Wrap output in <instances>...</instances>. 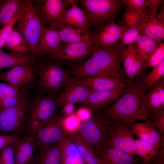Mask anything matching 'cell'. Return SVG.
I'll return each mask as SVG.
<instances>
[{
  "mask_svg": "<svg viewBox=\"0 0 164 164\" xmlns=\"http://www.w3.org/2000/svg\"><path fill=\"white\" fill-rule=\"evenodd\" d=\"M76 1L63 12L60 17L59 24L72 26L87 32H92L85 11L76 5Z\"/></svg>",
  "mask_w": 164,
  "mask_h": 164,
  "instance_id": "cell-22",
  "label": "cell"
},
{
  "mask_svg": "<svg viewBox=\"0 0 164 164\" xmlns=\"http://www.w3.org/2000/svg\"><path fill=\"white\" fill-rule=\"evenodd\" d=\"M20 138L17 134L0 135V150L7 145L11 144Z\"/></svg>",
  "mask_w": 164,
  "mask_h": 164,
  "instance_id": "cell-43",
  "label": "cell"
},
{
  "mask_svg": "<svg viewBox=\"0 0 164 164\" xmlns=\"http://www.w3.org/2000/svg\"><path fill=\"white\" fill-rule=\"evenodd\" d=\"M13 143L0 150L1 164H15Z\"/></svg>",
  "mask_w": 164,
  "mask_h": 164,
  "instance_id": "cell-40",
  "label": "cell"
},
{
  "mask_svg": "<svg viewBox=\"0 0 164 164\" xmlns=\"http://www.w3.org/2000/svg\"><path fill=\"white\" fill-rule=\"evenodd\" d=\"M23 10L16 15L9 23L4 26L0 29V51L5 44L7 36L13 29L14 25L21 15Z\"/></svg>",
  "mask_w": 164,
  "mask_h": 164,
  "instance_id": "cell-41",
  "label": "cell"
},
{
  "mask_svg": "<svg viewBox=\"0 0 164 164\" xmlns=\"http://www.w3.org/2000/svg\"><path fill=\"white\" fill-rule=\"evenodd\" d=\"M11 52H30L28 45L21 34L13 28L9 33L3 46Z\"/></svg>",
  "mask_w": 164,
  "mask_h": 164,
  "instance_id": "cell-33",
  "label": "cell"
},
{
  "mask_svg": "<svg viewBox=\"0 0 164 164\" xmlns=\"http://www.w3.org/2000/svg\"><path fill=\"white\" fill-rule=\"evenodd\" d=\"M29 0H0V27L10 22L23 9Z\"/></svg>",
  "mask_w": 164,
  "mask_h": 164,
  "instance_id": "cell-28",
  "label": "cell"
},
{
  "mask_svg": "<svg viewBox=\"0 0 164 164\" xmlns=\"http://www.w3.org/2000/svg\"><path fill=\"white\" fill-rule=\"evenodd\" d=\"M91 28L99 29L114 21L118 15L123 4L121 0H81Z\"/></svg>",
  "mask_w": 164,
  "mask_h": 164,
  "instance_id": "cell-6",
  "label": "cell"
},
{
  "mask_svg": "<svg viewBox=\"0 0 164 164\" xmlns=\"http://www.w3.org/2000/svg\"><path fill=\"white\" fill-rule=\"evenodd\" d=\"M127 86L118 89L107 91L90 89L87 100L82 104L93 112L103 110L120 97L125 91Z\"/></svg>",
  "mask_w": 164,
  "mask_h": 164,
  "instance_id": "cell-16",
  "label": "cell"
},
{
  "mask_svg": "<svg viewBox=\"0 0 164 164\" xmlns=\"http://www.w3.org/2000/svg\"><path fill=\"white\" fill-rule=\"evenodd\" d=\"M94 48L92 42L63 44L54 60L69 72L84 63L91 56Z\"/></svg>",
  "mask_w": 164,
  "mask_h": 164,
  "instance_id": "cell-8",
  "label": "cell"
},
{
  "mask_svg": "<svg viewBox=\"0 0 164 164\" xmlns=\"http://www.w3.org/2000/svg\"><path fill=\"white\" fill-rule=\"evenodd\" d=\"M111 122L104 110L94 112L90 118L80 121L78 132L92 148L95 155L108 148Z\"/></svg>",
  "mask_w": 164,
  "mask_h": 164,
  "instance_id": "cell-4",
  "label": "cell"
},
{
  "mask_svg": "<svg viewBox=\"0 0 164 164\" xmlns=\"http://www.w3.org/2000/svg\"><path fill=\"white\" fill-rule=\"evenodd\" d=\"M35 164H62L58 142L48 145L39 151L35 156Z\"/></svg>",
  "mask_w": 164,
  "mask_h": 164,
  "instance_id": "cell-29",
  "label": "cell"
},
{
  "mask_svg": "<svg viewBox=\"0 0 164 164\" xmlns=\"http://www.w3.org/2000/svg\"><path fill=\"white\" fill-rule=\"evenodd\" d=\"M37 76L36 61L22 63L0 75V80L14 85L21 93L31 89Z\"/></svg>",
  "mask_w": 164,
  "mask_h": 164,
  "instance_id": "cell-11",
  "label": "cell"
},
{
  "mask_svg": "<svg viewBox=\"0 0 164 164\" xmlns=\"http://www.w3.org/2000/svg\"><path fill=\"white\" fill-rule=\"evenodd\" d=\"M80 121L75 113L65 117L62 115L60 123L65 134L69 136L74 133L78 132Z\"/></svg>",
  "mask_w": 164,
  "mask_h": 164,
  "instance_id": "cell-37",
  "label": "cell"
},
{
  "mask_svg": "<svg viewBox=\"0 0 164 164\" xmlns=\"http://www.w3.org/2000/svg\"><path fill=\"white\" fill-rule=\"evenodd\" d=\"M124 72L130 80L138 76L143 75L146 69L144 63L137 54L132 44L121 50Z\"/></svg>",
  "mask_w": 164,
  "mask_h": 164,
  "instance_id": "cell-19",
  "label": "cell"
},
{
  "mask_svg": "<svg viewBox=\"0 0 164 164\" xmlns=\"http://www.w3.org/2000/svg\"><path fill=\"white\" fill-rule=\"evenodd\" d=\"M75 109L74 104L71 103L66 104L62 106V115L65 117L71 115L73 114Z\"/></svg>",
  "mask_w": 164,
  "mask_h": 164,
  "instance_id": "cell-47",
  "label": "cell"
},
{
  "mask_svg": "<svg viewBox=\"0 0 164 164\" xmlns=\"http://www.w3.org/2000/svg\"><path fill=\"white\" fill-rule=\"evenodd\" d=\"M36 61L35 56L31 52L7 53L3 50L0 51V70L7 68H12L22 63Z\"/></svg>",
  "mask_w": 164,
  "mask_h": 164,
  "instance_id": "cell-30",
  "label": "cell"
},
{
  "mask_svg": "<svg viewBox=\"0 0 164 164\" xmlns=\"http://www.w3.org/2000/svg\"><path fill=\"white\" fill-rule=\"evenodd\" d=\"M63 45L84 42H93L94 32H87L75 27L59 24L55 29Z\"/></svg>",
  "mask_w": 164,
  "mask_h": 164,
  "instance_id": "cell-25",
  "label": "cell"
},
{
  "mask_svg": "<svg viewBox=\"0 0 164 164\" xmlns=\"http://www.w3.org/2000/svg\"><path fill=\"white\" fill-rule=\"evenodd\" d=\"M57 105L54 100L43 97L33 103L27 118V128L33 132L44 126L54 115Z\"/></svg>",
  "mask_w": 164,
  "mask_h": 164,
  "instance_id": "cell-12",
  "label": "cell"
},
{
  "mask_svg": "<svg viewBox=\"0 0 164 164\" xmlns=\"http://www.w3.org/2000/svg\"><path fill=\"white\" fill-rule=\"evenodd\" d=\"M136 143L135 155L142 160V164H152L158 154L159 148L155 145L139 139L135 140Z\"/></svg>",
  "mask_w": 164,
  "mask_h": 164,
  "instance_id": "cell-31",
  "label": "cell"
},
{
  "mask_svg": "<svg viewBox=\"0 0 164 164\" xmlns=\"http://www.w3.org/2000/svg\"><path fill=\"white\" fill-rule=\"evenodd\" d=\"M145 12L127 7L122 16V22L129 28L137 27L143 18Z\"/></svg>",
  "mask_w": 164,
  "mask_h": 164,
  "instance_id": "cell-36",
  "label": "cell"
},
{
  "mask_svg": "<svg viewBox=\"0 0 164 164\" xmlns=\"http://www.w3.org/2000/svg\"><path fill=\"white\" fill-rule=\"evenodd\" d=\"M164 60V43H161L149 55L145 63L146 68L154 67Z\"/></svg>",
  "mask_w": 164,
  "mask_h": 164,
  "instance_id": "cell-38",
  "label": "cell"
},
{
  "mask_svg": "<svg viewBox=\"0 0 164 164\" xmlns=\"http://www.w3.org/2000/svg\"><path fill=\"white\" fill-rule=\"evenodd\" d=\"M75 80L90 89L100 91L118 89L127 85L125 79L105 76L90 77Z\"/></svg>",
  "mask_w": 164,
  "mask_h": 164,
  "instance_id": "cell-21",
  "label": "cell"
},
{
  "mask_svg": "<svg viewBox=\"0 0 164 164\" xmlns=\"http://www.w3.org/2000/svg\"><path fill=\"white\" fill-rule=\"evenodd\" d=\"M63 45L56 29L45 26L35 56L36 60L45 59L54 60Z\"/></svg>",
  "mask_w": 164,
  "mask_h": 164,
  "instance_id": "cell-14",
  "label": "cell"
},
{
  "mask_svg": "<svg viewBox=\"0 0 164 164\" xmlns=\"http://www.w3.org/2000/svg\"><path fill=\"white\" fill-rule=\"evenodd\" d=\"M132 124L119 121H111L107 143V148H116L136 156V143L132 132Z\"/></svg>",
  "mask_w": 164,
  "mask_h": 164,
  "instance_id": "cell-9",
  "label": "cell"
},
{
  "mask_svg": "<svg viewBox=\"0 0 164 164\" xmlns=\"http://www.w3.org/2000/svg\"><path fill=\"white\" fill-rule=\"evenodd\" d=\"M119 44L106 48L94 45V50L87 60L81 65L69 71L71 80L98 76H108L125 79L121 66L122 62Z\"/></svg>",
  "mask_w": 164,
  "mask_h": 164,
  "instance_id": "cell-1",
  "label": "cell"
},
{
  "mask_svg": "<svg viewBox=\"0 0 164 164\" xmlns=\"http://www.w3.org/2000/svg\"><path fill=\"white\" fill-rule=\"evenodd\" d=\"M140 35L137 27L129 28L125 32L120 39V46L122 48L125 46L133 44Z\"/></svg>",
  "mask_w": 164,
  "mask_h": 164,
  "instance_id": "cell-39",
  "label": "cell"
},
{
  "mask_svg": "<svg viewBox=\"0 0 164 164\" xmlns=\"http://www.w3.org/2000/svg\"><path fill=\"white\" fill-rule=\"evenodd\" d=\"M29 109L28 96L21 93L19 99L15 105L0 111V135L20 133L27 128V114Z\"/></svg>",
  "mask_w": 164,
  "mask_h": 164,
  "instance_id": "cell-7",
  "label": "cell"
},
{
  "mask_svg": "<svg viewBox=\"0 0 164 164\" xmlns=\"http://www.w3.org/2000/svg\"><path fill=\"white\" fill-rule=\"evenodd\" d=\"M45 27L29 0L13 29L21 34L35 57Z\"/></svg>",
  "mask_w": 164,
  "mask_h": 164,
  "instance_id": "cell-5",
  "label": "cell"
},
{
  "mask_svg": "<svg viewBox=\"0 0 164 164\" xmlns=\"http://www.w3.org/2000/svg\"><path fill=\"white\" fill-rule=\"evenodd\" d=\"M95 155L98 164H142L140 158L113 147L108 148Z\"/></svg>",
  "mask_w": 164,
  "mask_h": 164,
  "instance_id": "cell-24",
  "label": "cell"
},
{
  "mask_svg": "<svg viewBox=\"0 0 164 164\" xmlns=\"http://www.w3.org/2000/svg\"><path fill=\"white\" fill-rule=\"evenodd\" d=\"M129 28L125 26L119 25L114 21H110L101 27L97 33H94L93 43L100 48L113 46L117 44Z\"/></svg>",
  "mask_w": 164,
  "mask_h": 164,
  "instance_id": "cell-15",
  "label": "cell"
},
{
  "mask_svg": "<svg viewBox=\"0 0 164 164\" xmlns=\"http://www.w3.org/2000/svg\"><path fill=\"white\" fill-rule=\"evenodd\" d=\"M31 5L44 26L55 29L65 10L76 0H30Z\"/></svg>",
  "mask_w": 164,
  "mask_h": 164,
  "instance_id": "cell-10",
  "label": "cell"
},
{
  "mask_svg": "<svg viewBox=\"0 0 164 164\" xmlns=\"http://www.w3.org/2000/svg\"><path fill=\"white\" fill-rule=\"evenodd\" d=\"M0 164H1V162H0Z\"/></svg>",
  "mask_w": 164,
  "mask_h": 164,
  "instance_id": "cell-51",
  "label": "cell"
},
{
  "mask_svg": "<svg viewBox=\"0 0 164 164\" xmlns=\"http://www.w3.org/2000/svg\"><path fill=\"white\" fill-rule=\"evenodd\" d=\"M132 128L134 135L138 139L152 143L159 148L164 146V134H160L153 121L149 118L144 122L133 123Z\"/></svg>",
  "mask_w": 164,
  "mask_h": 164,
  "instance_id": "cell-20",
  "label": "cell"
},
{
  "mask_svg": "<svg viewBox=\"0 0 164 164\" xmlns=\"http://www.w3.org/2000/svg\"><path fill=\"white\" fill-rule=\"evenodd\" d=\"M38 84L42 93L53 95L61 91L71 80L69 72L57 61L36 60Z\"/></svg>",
  "mask_w": 164,
  "mask_h": 164,
  "instance_id": "cell-3",
  "label": "cell"
},
{
  "mask_svg": "<svg viewBox=\"0 0 164 164\" xmlns=\"http://www.w3.org/2000/svg\"><path fill=\"white\" fill-rule=\"evenodd\" d=\"M145 94L144 105L148 118L164 113V80L162 78L154 84Z\"/></svg>",
  "mask_w": 164,
  "mask_h": 164,
  "instance_id": "cell-18",
  "label": "cell"
},
{
  "mask_svg": "<svg viewBox=\"0 0 164 164\" xmlns=\"http://www.w3.org/2000/svg\"><path fill=\"white\" fill-rule=\"evenodd\" d=\"M90 89L75 80H71L54 99L57 106L67 103L82 104L87 100Z\"/></svg>",
  "mask_w": 164,
  "mask_h": 164,
  "instance_id": "cell-17",
  "label": "cell"
},
{
  "mask_svg": "<svg viewBox=\"0 0 164 164\" xmlns=\"http://www.w3.org/2000/svg\"><path fill=\"white\" fill-rule=\"evenodd\" d=\"M75 114L80 121L90 118L93 114L90 109L84 106L79 109Z\"/></svg>",
  "mask_w": 164,
  "mask_h": 164,
  "instance_id": "cell-46",
  "label": "cell"
},
{
  "mask_svg": "<svg viewBox=\"0 0 164 164\" xmlns=\"http://www.w3.org/2000/svg\"><path fill=\"white\" fill-rule=\"evenodd\" d=\"M62 115H54L44 126L33 132H29L34 140L36 150L58 142L66 135L60 123Z\"/></svg>",
  "mask_w": 164,
  "mask_h": 164,
  "instance_id": "cell-13",
  "label": "cell"
},
{
  "mask_svg": "<svg viewBox=\"0 0 164 164\" xmlns=\"http://www.w3.org/2000/svg\"><path fill=\"white\" fill-rule=\"evenodd\" d=\"M34 162H33V163H32V164H35L34 163Z\"/></svg>",
  "mask_w": 164,
  "mask_h": 164,
  "instance_id": "cell-50",
  "label": "cell"
},
{
  "mask_svg": "<svg viewBox=\"0 0 164 164\" xmlns=\"http://www.w3.org/2000/svg\"><path fill=\"white\" fill-rule=\"evenodd\" d=\"M164 7L163 6L161 10L158 14H156L155 16L164 25Z\"/></svg>",
  "mask_w": 164,
  "mask_h": 164,
  "instance_id": "cell-49",
  "label": "cell"
},
{
  "mask_svg": "<svg viewBox=\"0 0 164 164\" xmlns=\"http://www.w3.org/2000/svg\"><path fill=\"white\" fill-rule=\"evenodd\" d=\"M137 27L141 35L146 36L161 43L164 40V25L156 16L145 13Z\"/></svg>",
  "mask_w": 164,
  "mask_h": 164,
  "instance_id": "cell-26",
  "label": "cell"
},
{
  "mask_svg": "<svg viewBox=\"0 0 164 164\" xmlns=\"http://www.w3.org/2000/svg\"><path fill=\"white\" fill-rule=\"evenodd\" d=\"M15 164H31L34 161L36 149L33 139L28 132L13 143Z\"/></svg>",
  "mask_w": 164,
  "mask_h": 164,
  "instance_id": "cell-23",
  "label": "cell"
},
{
  "mask_svg": "<svg viewBox=\"0 0 164 164\" xmlns=\"http://www.w3.org/2000/svg\"><path fill=\"white\" fill-rule=\"evenodd\" d=\"M62 164H86L76 144L66 136L59 142Z\"/></svg>",
  "mask_w": 164,
  "mask_h": 164,
  "instance_id": "cell-27",
  "label": "cell"
},
{
  "mask_svg": "<svg viewBox=\"0 0 164 164\" xmlns=\"http://www.w3.org/2000/svg\"><path fill=\"white\" fill-rule=\"evenodd\" d=\"M69 136L77 145L86 164H98L93 150L78 132L74 133Z\"/></svg>",
  "mask_w": 164,
  "mask_h": 164,
  "instance_id": "cell-34",
  "label": "cell"
},
{
  "mask_svg": "<svg viewBox=\"0 0 164 164\" xmlns=\"http://www.w3.org/2000/svg\"><path fill=\"white\" fill-rule=\"evenodd\" d=\"M158 129L160 134H164V113L158 114L150 119Z\"/></svg>",
  "mask_w": 164,
  "mask_h": 164,
  "instance_id": "cell-44",
  "label": "cell"
},
{
  "mask_svg": "<svg viewBox=\"0 0 164 164\" xmlns=\"http://www.w3.org/2000/svg\"><path fill=\"white\" fill-rule=\"evenodd\" d=\"M123 4L128 7L138 11L142 12L146 7V0H121Z\"/></svg>",
  "mask_w": 164,
  "mask_h": 164,
  "instance_id": "cell-42",
  "label": "cell"
},
{
  "mask_svg": "<svg viewBox=\"0 0 164 164\" xmlns=\"http://www.w3.org/2000/svg\"><path fill=\"white\" fill-rule=\"evenodd\" d=\"M152 164H164V146L161 148L159 151L154 159Z\"/></svg>",
  "mask_w": 164,
  "mask_h": 164,
  "instance_id": "cell-48",
  "label": "cell"
},
{
  "mask_svg": "<svg viewBox=\"0 0 164 164\" xmlns=\"http://www.w3.org/2000/svg\"><path fill=\"white\" fill-rule=\"evenodd\" d=\"M162 0H146V6L150 9L149 14L152 16H155L157 10L160 5L163 2Z\"/></svg>",
  "mask_w": 164,
  "mask_h": 164,
  "instance_id": "cell-45",
  "label": "cell"
},
{
  "mask_svg": "<svg viewBox=\"0 0 164 164\" xmlns=\"http://www.w3.org/2000/svg\"><path fill=\"white\" fill-rule=\"evenodd\" d=\"M164 77V60L157 66L153 67L151 72L141 81L145 87L146 92L156 83Z\"/></svg>",
  "mask_w": 164,
  "mask_h": 164,
  "instance_id": "cell-35",
  "label": "cell"
},
{
  "mask_svg": "<svg viewBox=\"0 0 164 164\" xmlns=\"http://www.w3.org/2000/svg\"><path fill=\"white\" fill-rule=\"evenodd\" d=\"M127 87L120 97L104 109L111 121L133 124L148 118L144 105L146 91L141 81L126 80Z\"/></svg>",
  "mask_w": 164,
  "mask_h": 164,
  "instance_id": "cell-2",
  "label": "cell"
},
{
  "mask_svg": "<svg viewBox=\"0 0 164 164\" xmlns=\"http://www.w3.org/2000/svg\"><path fill=\"white\" fill-rule=\"evenodd\" d=\"M160 43L148 36L140 35L132 45L137 54L145 63Z\"/></svg>",
  "mask_w": 164,
  "mask_h": 164,
  "instance_id": "cell-32",
  "label": "cell"
}]
</instances>
